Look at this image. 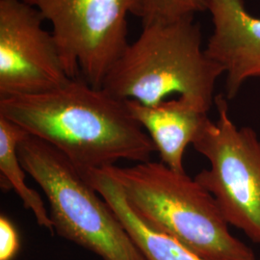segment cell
I'll return each instance as SVG.
<instances>
[{"mask_svg":"<svg viewBox=\"0 0 260 260\" xmlns=\"http://www.w3.org/2000/svg\"><path fill=\"white\" fill-rule=\"evenodd\" d=\"M52 25V35L71 78L103 88L127 43V18L137 0H23Z\"/></svg>","mask_w":260,"mask_h":260,"instance_id":"obj_6","label":"cell"},{"mask_svg":"<svg viewBox=\"0 0 260 260\" xmlns=\"http://www.w3.org/2000/svg\"><path fill=\"white\" fill-rule=\"evenodd\" d=\"M213 32L205 52L223 67L225 98L233 100L249 79L260 78V18L244 0H209Z\"/></svg>","mask_w":260,"mask_h":260,"instance_id":"obj_8","label":"cell"},{"mask_svg":"<svg viewBox=\"0 0 260 260\" xmlns=\"http://www.w3.org/2000/svg\"><path fill=\"white\" fill-rule=\"evenodd\" d=\"M20 249L19 233L6 215L0 216V260H14Z\"/></svg>","mask_w":260,"mask_h":260,"instance_id":"obj_13","label":"cell"},{"mask_svg":"<svg viewBox=\"0 0 260 260\" xmlns=\"http://www.w3.org/2000/svg\"><path fill=\"white\" fill-rule=\"evenodd\" d=\"M121 185L142 221L166 233L205 260H256L230 232L212 195L195 178L163 162L103 169Z\"/></svg>","mask_w":260,"mask_h":260,"instance_id":"obj_2","label":"cell"},{"mask_svg":"<svg viewBox=\"0 0 260 260\" xmlns=\"http://www.w3.org/2000/svg\"><path fill=\"white\" fill-rule=\"evenodd\" d=\"M45 21L23 0H0V98L47 93L73 79Z\"/></svg>","mask_w":260,"mask_h":260,"instance_id":"obj_7","label":"cell"},{"mask_svg":"<svg viewBox=\"0 0 260 260\" xmlns=\"http://www.w3.org/2000/svg\"><path fill=\"white\" fill-rule=\"evenodd\" d=\"M228 99L215 95L218 119L209 120L193 142L209 168L194 178L217 203L224 220L260 244V140L249 126L233 122Z\"/></svg>","mask_w":260,"mask_h":260,"instance_id":"obj_5","label":"cell"},{"mask_svg":"<svg viewBox=\"0 0 260 260\" xmlns=\"http://www.w3.org/2000/svg\"><path fill=\"white\" fill-rule=\"evenodd\" d=\"M26 130L0 116V174L1 186L13 189L19 196L25 209L35 216L37 223L50 233H54L47 207L42 197L25 183L24 169L19 161V144L27 136Z\"/></svg>","mask_w":260,"mask_h":260,"instance_id":"obj_11","label":"cell"},{"mask_svg":"<svg viewBox=\"0 0 260 260\" xmlns=\"http://www.w3.org/2000/svg\"><path fill=\"white\" fill-rule=\"evenodd\" d=\"M134 120L152 140L161 162L179 173H185L183 158L188 145L193 144L209 121L208 111L199 104L179 96L154 105L125 101Z\"/></svg>","mask_w":260,"mask_h":260,"instance_id":"obj_9","label":"cell"},{"mask_svg":"<svg viewBox=\"0 0 260 260\" xmlns=\"http://www.w3.org/2000/svg\"><path fill=\"white\" fill-rule=\"evenodd\" d=\"M18 153L25 173L47 197L57 235L103 260H146L111 207L64 153L30 134Z\"/></svg>","mask_w":260,"mask_h":260,"instance_id":"obj_4","label":"cell"},{"mask_svg":"<svg viewBox=\"0 0 260 260\" xmlns=\"http://www.w3.org/2000/svg\"><path fill=\"white\" fill-rule=\"evenodd\" d=\"M0 116L46 141L85 172L150 161L155 146L125 101L81 76L47 93L0 98Z\"/></svg>","mask_w":260,"mask_h":260,"instance_id":"obj_1","label":"cell"},{"mask_svg":"<svg viewBox=\"0 0 260 260\" xmlns=\"http://www.w3.org/2000/svg\"><path fill=\"white\" fill-rule=\"evenodd\" d=\"M209 0H137L133 11L143 26L172 22L208 11Z\"/></svg>","mask_w":260,"mask_h":260,"instance_id":"obj_12","label":"cell"},{"mask_svg":"<svg viewBox=\"0 0 260 260\" xmlns=\"http://www.w3.org/2000/svg\"><path fill=\"white\" fill-rule=\"evenodd\" d=\"M223 67L202 47L194 17L143 26L103 81V88L123 101L154 105L178 93L209 111Z\"/></svg>","mask_w":260,"mask_h":260,"instance_id":"obj_3","label":"cell"},{"mask_svg":"<svg viewBox=\"0 0 260 260\" xmlns=\"http://www.w3.org/2000/svg\"><path fill=\"white\" fill-rule=\"evenodd\" d=\"M82 173L117 215L145 259L205 260L175 238L142 221L128 205L119 182L105 170H88Z\"/></svg>","mask_w":260,"mask_h":260,"instance_id":"obj_10","label":"cell"}]
</instances>
